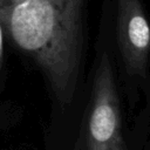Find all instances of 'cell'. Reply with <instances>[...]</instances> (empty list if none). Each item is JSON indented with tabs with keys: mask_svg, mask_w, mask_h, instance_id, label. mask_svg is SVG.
Masks as SVG:
<instances>
[{
	"mask_svg": "<svg viewBox=\"0 0 150 150\" xmlns=\"http://www.w3.org/2000/svg\"><path fill=\"white\" fill-rule=\"evenodd\" d=\"M0 23L41 68L59 103L69 104L83 55L86 0H0Z\"/></svg>",
	"mask_w": 150,
	"mask_h": 150,
	"instance_id": "6da1fadb",
	"label": "cell"
},
{
	"mask_svg": "<svg viewBox=\"0 0 150 150\" xmlns=\"http://www.w3.org/2000/svg\"><path fill=\"white\" fill-rule=\"evenodd\" d=\"M77 150H128L115 68L107 52L102 53L94 74Z\"/></svg>",
	"mask_w": 150,
	"mask_h": 150,
	"instance_id": "7a4b0ae2",
	"label": "cell"
},
{
	"mask_svg": "<svg viewBox=\"0 0 150 150\" xmlns=\"http://www.w3.org/2000/svg\"><path fill=\"white\" fill-rule=\"evenodd\" d=\"M116 39L127 74L144 77L150 60V26L141 0H117Z\"/></svg>",
	"mask_w": 150,
	"mask_h": 150,
	"instance_id": "3957f363",
	"label": "cell"
},
{
	"mask_svg": "<svg viewBox=\"0 0 150 150\" xmlns=\"http://www.w3.org/2000/svg\"><path fill=\"white\" fill-rule=\"evenodd\" d=\"M1 56H2V27L0 23V61H1Z\"/></svg>",
	"mask_w": 150,
	"mask_h": 150,
	"instance_id": "277c9868",
	"label": "cell"
}]
</instances>
